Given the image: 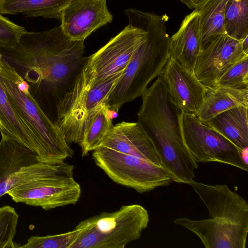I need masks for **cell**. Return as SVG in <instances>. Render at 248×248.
<instances>
[{"mask_svg": "<svg viewBox=\"0 0 248 248\" xmlns=\"http://www.w3.org/2000/svg\"><path fill=\"white\" fill-rule=\"evenodd\" d=\"M84 41H75L61 26L49 31H26L14 47L0 46V53L30 86L46 82L52 87L64 85L78 72L83 57Z\"/></svg>", "mask_w": 248, "mask_h": 248, "instance_id": "obj_1", "label": "cell"}, {"mask_svg": "<svg viewBox=\"0 0 248 248\" xmlns=\"http://www.w3.org/2000/svg\"><path fill=\"white\" fill-rule=\"evenodd\" d=\"M129 24L146 32L106 103L117 112L128 102L141 96L149 84L162 74L170 59V37L164 16L135 8L125 10Z\"/></svg>", "mask_w": 248, "mask_h": 248, "instance_id": "obj_2", "label": "cell"}, {"mask_svg": "<svg viewBox=\"0 0 248 248\" xmlns=\"http://www.w3.org/2000/svg\"><path fill=\"white\" fill-rule=\"evenodd\" d=\"M141 97L138 122L152 139L162 166L169 171L187 167L194 158L183 138L179 120L181 110L172 101L161 76Z\"/></svg>", "mask_w": 248, "mask_h": 248, "instance_id": "obj_3", "label": "cell"}, {"mask_svg": "<svg viewBox=\"0 0 248 248\" xmlns=\"http://www.w3.org/2000/svg\"><path fill=\"white\" fill-rule=\"evenodd\" d=\"M0 80L16 111L36 140L39 161L56 165L72 157L74 151L62 131L50 120L31 94L29 84L2 55L0 60Z\"/></svg>", "mask_w": 248, "mask_h": 248, "instance_id": "obj_4", "label": "cell"}, {"mask_svg": "<svg viewBox=\"0 0 248 248\" xmlns=\"http://www.w3.org/2000/svg\"><path fill=\"white\" fill-rule=\"evenodd\" d=\"M149 220L147 210L137 204L102 212L76 226L80 232L71 248H124L140 237Z\"/></svg>", "mask_w": 248, "mask_h": 248, "instance_id": "obj_5", "label": "cell"}, {"mask_svg": "<svg viewBox=\"0 0 248 248\" xmlns=\"http://www.w3.org/2000/svg\"><path fill=\"white\" fill-rule=\"evenodd\" d=\"M142 30L128 24L98 51L87 57L68 91L62 96L70 99L124 70L137 48L145 40Z\"/></svg>", "mask_w": 248, "mask_h": 248, "instance_id": "obj_6", "label": "cell"}, {"mask_svg": "<svg viewBox=\"0 0 248 248\" xmlns=\"http://www.w3.org/2000/svg\"><path fill=\"white\" fill-rule=\"evenodd\" d=\"M92 158L113 182L140 193L168 186L172 182L162 167L107 147L100 146L93 151Z\"/></svg>", "mask_w": 248, "mask_h": 248, "instance_id": "obj_7", "label": "cell"}, {"mask_svg": "<svg viewBox=\"0 0 248 248\" xmlns=\"http://www.w3.org/2000/svg\"><path fill=\"white\" fill-rule=\"evenodd\" d=\"M179 120L186 144L197 163L217 162L248 170L242 150L195 114L181 111Z\"/></svg>", "mask_w": 248, "mask_h": 248, "instance_id": "obj_8", "label": "cell"}, {"mask_svg": "<svg viewBox=\"0 0 248 248\" xmlns=\"http://www.w3.org/2000/svg\"><path fill=\"white\" fill-rule=\"evenodd\" d=\"M74 169L43 177L17 186L8 191L13 201L40 207L45 210L75 204L81 187L73 176Z\"/></svg>", "mask_w": 248, "mask_h": 248, "instance_id": "obj_9", "label": "cell"}, {"mask_svg": "<svg viewBox=\"0 0 248 248\" xmlns=\"http://www.w3.org/2000/svg\"><path fill=\"white\" fill-rule=\"evenodd\" d=\"M124 70L102 81L78 96L58 101L56 107L57 120L55 123L63 132L68 144H80L88 115L99 105L107 103Z\"/></svg>", "mask_w": 248, "mask_h": 248, "instance_id": "obj_10", "label": "cell"}, {"mask_svg": "<svg viewBox=\"0 0 248 248\" xmlns=\"http://www.w3.org/2000/svg\"><path fill=\"white\" fill-rule=\"evenodd\" d=\"M247 57L248 54L243 51L241 42L224 33L202 49L194 73L206 88L213 87L225 73Z\"/></svg>", "mask_w": 248, "mask_h": 248, "instance_id": "obj_11", "label": "cell"}, {"mask_svg": "<svg viewBox=\"0 0 248 248\" xmlns=\"http://www.w3.org/2000/svg\"><path fill=\"white\" fill-rule=\"evenodd\" d=\"M62 27L69 38L84 41L93 31L111 22L107 0H71L62 12Z\"/></svg>", "mask_w": 248, "mask_h": 248, "instance_id": "obj_12", "label": "cell"}, {"mask_svg": "<svg viewBox=\"0 0 248 248\" xmlns=\"http://www.w3.org/2000/svg\"><path fill=\"white\" fill-rule=\"evenodd\" d=\"M187 184L204 204L210 217L248 227V203L227 185H208L194 180Z\"/></svg>", "mask_w": 248, "mask_h": 248, "instance_id": "obj_13", "label": "cell"}, {"mask_svg": "<svg viewBox=\"0 0 248 248\" xmlns=\"http://www.w3.org/2000/svg\"><path fill=\"white\" fill-rule=\"evenodd\" d=\"M173 222L195 233L206 248H246L248 227L212 217L194 220L181 217Z\"/></svg>", "mask_w": 248, "mask_h": 248, "instance_id": "obj_14", "label": "cell"}, {"mask_svg": "<svg viewBox=\"0 0 248 248\" xmlns=\"http://www.w3.org/2000/svg\"><path fill=\"white\" fill-rule=\"evenodd\" d=\"M161 76L176 106L181 111L196 114L203 103L206 88L194 73L170 58Z\"/></svg>", "mask_w": 248, "mask_h": 248, "instance_id": "obj_15", "label": "cell"}, {"mask_svg": "<svg viewBox=\"0 0 248 248\" xmlns=\"http://www.w3.org/2000/svg\"><path fill=\"white\" fill-rule=\"evenodd\" d=\"M100 146L143 158L162 167L160 155L139 122L122 121L113 125Z\"/></svg>", "mask_w": 248, "mask_h": 248, "instance_id": "obj_16", "label": "cell"}, {"mask_svg": "<svg viewBox=\"0 0 248 248\" xmlns=\"http://www.w3.org/2000/svg\"><path fill=\"white\" fill-rule=\"evenodd\" d=\"M202 49L199 13L194 10L185 16L178 31L170 37V58L194 73L196 60Z\"/></svg>", "mask_w": 248, "mask_h": 248, "instance_id": "obj_17", "label": "cell"}, {"mask_svg": "<svg viewBox=\"0 0 248 248\" xmlns=\"http://www.w3.org/2000/svg\"><path fill=\"white\" fill-rule=\"evenodd\" d=\"M239 107H248V88L216 85L206 88L203 103L196 115L200 121L206 123L220 113Z\"/></svg>", "mask_w": 248, "mask_h": 248, "instance_id": "obj_18", "label": "cell"}, {"mask_svg": "<svg viewBox=\"0 0 248 248\" xmlns=\"http://www.w3.org/2000/svg\"><path fill=\"white\" fill-rule=\"evenodd\" d=\"M0 134V198L6 194L5 185L14 172L24 166L40 162L33 151L10 137Z\"/></svg>", "mask_w": 248, "mask_h": 248, "instance_id": "obj_19", "label": "cell"}, {"mask_svg": "<svg viewBox=\"0 0 248 248\" xmlns=\"http://www.w3.org/2000/svg\"><path fill=\"white\" fill-rule=\"evenodd\" d=\"M1 57L0 53V60ZM0 132L27 147L37 155L38 148L36 140L31 130L16 111L0 80Z\"/></svg>", "mask_w": 248, "mask_h": 248, "instance_id": "obj_20", "label": "cell"}, {"mask_svg": "<svg viewBox=\"0 0 248 248\" xmlns=\"http://www.w3.org/2000/svg\"><path fill=\"white\" fill-rule=\"evenodd\" d=\"M248 107L234 108L206 123L240 150L248 147Z\"/></svg>", "mask_w": 248, "mask_h": 248, "instance_id": "obj_21", "label": "cell"}, {"mask_svg": "<svg viewBox=\"0 0 248 248\" xmlns=\"http://www.w3.org/2000/svg\"><path fill=\"white\" fill-rule=\"evenodd\" d=\"M71 0H0V14H22L61 19L62 12Z\"/></svg>", "mask_w": 248, "mask_h": 248, "instance_id": "obj_22", "label": "cell"}, {"mask_svg": "<svg viewBox=\"0 0 248 248\" xmlns=\"http://www.w3.org/2000/svg\"><path fill=\"white\" fill-rule=\"evenodd\" d=\"M106 103L97 106L88 115L85 122L82 141L79 145L82 156L100 146L103 140L113 126Z\"/></svg>", "mask_w": 248, "mask_h": 248, "instance_id": "obj_23", "label": "cell"}, {"mask_svg": "<svg viewBox=\"0 0 248 248\" xmlns=\"http://www.w3.org/2000/svg\"><path fill=\"white\" fill-rule=\"evenodd\" d=\"M228 0H209L199 11L202 38V49L225 32L224 13Z\"/></svg>", "mask_w": 248, "mask_h": 248, "instance_id": "obj_24", "label": "cell"}, {"mask_svg": "<svg viewBox=\"0 0 248 248\" xmlns=\"http://www.w3.org/2000/svg\"><path fill=\"white\" fill-rule=\"evenodd\" d=\"M225 32L241 41L248 36V0H228L224 18Z\"/></svg>", "mask_w": 248, "mask_h": 248, "instance_id": "obj_25", "label": "cell"}, {"mask_svg": "<svg viewBox=\"0 0 248 248\" xmlns=\"http://www.w3.org/2000/svg\"><path fill=\"white\" fill-rule=\"evenodd\" d=\"M80 230L75 227L66 232L46 236H32L19 248H71L77 239Z\"/></svg>", "mask_w": 248, "mask_h": 248, "instance_id": "obj_26", "label": "cell"}, {"mask_svg": "<svg viewBox=\"0 0 248 248\" xmlns=\"http://www.w3.org/2000/svg\"><path fill=\"white\" fill-rule=\"evenodd\" d=\"M18 218L14 207L9 205L0 207V248H19L20 245L13 241Z\"/></svg>", "mask_w": 248, "mask_h": 248, "instance_id": "obj_27", "label": "cell"}, {"mask_svg": "<svg viewBox=\"0 0 248 248\" xmlns=\"http://www.w3.org/2000/svg\"><path fill=\"white\" fill-rule=\"evenodd\" d=\"M217 85L235 89L248 88V57L242 59L225 73Z\"/></svg>", "mask_w": 248, "mask_h": 248, "instance_id": "obj_28", "label": "cell"}, {"mask_svg": "<svg viewBox=\"0 0 248 248\" xmlns=\"http://www.w3.org/2000/svg\"><path fill=\"white\" fill-rule=\"evenodd\" d=\"M26 31L23 27L16 24L0 14V46H15Z\"/></svg>", "mask_w": 248, "mask_h": 248, "instance_id": "obj_29", "label": "cell"}, {"mask_svg": "<svg viewBox=\"0 0 248 248\" xmlns=\"http://www.w3.org/2000/svg\"><path fill=\"white\" fill-rule=\"evenodd\" d=\"M189 9L198 10L209 0H179Z\"/></svg>", "mask_w": 248, "mask_h": 248, "instance_id": "obj_30", "label": "cell"}, {"mask_svg": "<svg viewBox=\"0 0 248 248\" xmlns=\"http://www.w3.org/2000/svg\"><path fill=\"white\" fill-rule=\"evenodd\" d=\"M241 42L243 51L245 53L248 54V36H246Z\"/></svg>", "mask_w": 248, "mask_h": 248, "instance_id": "obj_31", "label": "cell"}]
</instances>
